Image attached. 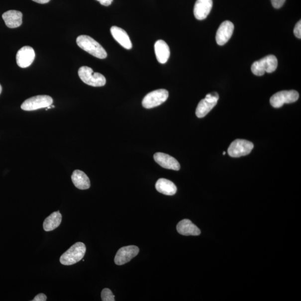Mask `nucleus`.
<instances>
[{"instance_id":"nucleus-15","label":"nucleus","mask_w":301,"mask_h":301,"mask_svg":"<svg viewBox=\"0 0 301 301\" xmlns=\"http://www.w3.org/2000/svg\"><path fill=\"white\" fill-rule=\"evenodd\" d=\"M110 32L115 40H116L122 47L128 50L132 48L131 41L126 31L119 27L114 26L111 27Z\"/></svg>"},{"instance_id":"nucleus-5","label":"nucleus","mask_w":301,"mask_h":301,"mask_svg":"<svg viewBox=\"0 0 301 301\" xmlns=\"http://www.w3.org/2000/svg\"><path fill=\"white\" fill-rule=\"evenodd\" d=\"M53 100L46 95L36 96L26 100L21 104V108L26 111H32L41 108H47L52 105Z\"/></svg>"},{"instance_id":"nucleus-11","label":"nucleus","mask_w":301,"mask_h":301,"mask_svg":"<svg viewBox=\"0 0 301 301\" xmlns=\"http://www.w3.org/2000/svg\"><path fill=\"white\" fill-rule=\"evenodd\" d=\"M35 54L33 48L29 46H25L18 51L16 54V63L18 67L26 68L33 63Z\"/></svg>"},{"instance_id":"nucleus-13","label":"nucleus","mask_w":301,"mask_h":301,"mask_svg":"<svg viewBox=\"0 0 301 301\" xmlns=\"http://www.w3.org/2000/svg\"><path fill=\"white\" fill-rule=\"evenodd\" d=\"M154 157L156 163L163 168L175 171H179L180 169L179 162L173 157L168 154L157 152L154 155Z\"/></svg>"},{"instance_id":"nucleus-8","label":"nucleus","mask_w":301,"mask_h":301,"mask_svg":"<svg viewBox=\"0 0 301 301\" xmlns=\"http://www.w3.org/2000/svg\"><path fill=\"white\" fill-rule=\"evenodd\" d=\"M254 147L253 143L238 139L231 142L228 150V154L232 157H240L248 155Z\"/></svg>"},{"instance_id":"nucleus-30","label":"nucleus","mask_w":301,"mask_h":301,"mask_svg":"<svg viewBox=\"0 0 301 301\" xmlns=\"http://www.w3.org/2000/svg\"><path fill=\"white\" fill-rule=\"evenodd\" d=\"M225 154H226V152H224V153H223V155H225Z\"/></svg>"},{"instance_id":"nucleus-2","label":"nucleus","mask_w":301,"mask_h":301,"mask_svg":"<svg viewBox=\"0 0 301 301\" xmlns=\"http://www.w3.org/2000/svg\"><path fill=\"white\" fill-rule=\"evenodd\" d=\"M86 247L84 243L77 242L72 245L60 258V263L65 266H71L80 262L84 257Z\"/></svg>"},{"instance_id":"nucleus-20","label":"nucleus","mask_w":301,"mask_h":301,"mask_svg":"<svg viewBox=\"0 0 301 301\" xmlns=\"http://www.w3.org/2000/svg\"><path fill=\"white\" fill-rule=\"evenodd\" d=\"M72 180L75 187L80 190L89 189L91 187L90 180L83 171L76 170L73 173Z\"/></svg>"},{"instance_id":"nucleus-9","label":"nucleus","mask_w":301,"mask_h":301,"mask_svg":"<svg viewBox=\"0 0 301 301\" xmlns=\"http://www.w3.org/2000/svg\"><path fill=\"white\" fill-rule=\"evenodd\" d=\"M219 97L216 92L207 94L204 99L199 103L197 109L196 115L198 118H203L210 112L214 107L218 101Z\"/></svg>"},{"instance_id":"nucleus-28","label":"nucleus","mask_w":301,"mask_h":301,"mask_svg":"<svg viewBox=\"0 0 301 301\" xmlns=\"http://www.w3.org/2000/svg\"><path fill=\"white\" fill-rule=\"evenodd\" d=\"M2 90V87H1V85H0V95H1V94Z\"/></svg>"},{"instance_id":"nucleus-7","label":"nucleus","mask_w":301,"mask_h":301,"mask_svg":"<svg viewBox=\"0 0 301 301\" xmlns=\"http://www.w3.org/2000/svg\"><path fill=\"white\" fill-rule=\"evenodd\" d=\"M169 97V92L164 89L154 91L148 94L142 100L143 107L150 109L165 102Z\"/></svg>"},{"instance_id":"nucleus-4","label":"nucleus","mask_w":301,"mask_h":301,"mask_svg":"<svg viewBox=\"0 0 301 301\" xmlns=\"http://www.w3.org/2000/svg\"><path fill=\"white\" fill-rule=\"evenodd\" d=\"M78 76L86 85L92 87H103L106 83L104 76L99 73H95L89 67L84 66L79 69Z\"/></svg>"},{"instance_id":"nucleus-12","label":"nucleus","mask_w":301,"mask_h":301,"mask_svg":"<svg viewBox=\"0 0 301 301\" xmlns=\"http://www.w3.org/2000/svg\"><path fill=\"white\" fill-rule=\"evenodd\" d=\"M234 29L232 22L226 20L222 23L216 34L217 44L222 46L228 42L233 35Z\"/></svg>"},{"instance_id":"nucleus-6","label":"nucleus","mask_w":301,"mask_h":301,"mask_svg":"<svg viewBox=\"0 0 301 301\" xmlns=\"http://www.w3.org/2000/svg\"><path fill=\"white\" fill-rule=\"evenodd\" d=\"M299 98V94L297 91H283L273 95L270 99V103L273 107L279 108L285 104L295 102Z\"/></svg>"},{"instance_id":"nucleus-26","label":"nucleus","mask_w":301,"mask_h":301,"mask_svg":"<svg viewBox=\"0 0 301 301\" xmlns=\"http://www.w3.org/2000/svg\"><path fill=\"white\" fill-rule=\"evenodd\" d=\"M100 2L101 4L105 6H108L112 3L113 0H97Z\"/></svg>"},{"instance_id":"nucleus-17","label":"nucleus","mask_w":301,"mask_h":301,"mask_svg":"<svg viewBox=\"0 0 301 301\" xmlns=\"http://www.w3.org/2000/svg\"><path fill=\"white\" fill-rule=\"evenodd\" d=\"M178 232L183 235L197 236L201 234V231L189 219L180 221L177 227Z\"/></svg>"},{"instance_id":"nucleus-16","label":"nucleus","mask_w":301,"mask_h":301,"mask_svg":"<svg viewBox=\"0 0 301 301\" xmlns=\"http://www.w3.org/2000/svg\"><path fill=\"white\" fill-rule=\"evenodd\" d=\"M2 18L9 28H16L21 25L22 13L16 10H9L3 13Z\"/></svg>"},{"instance_id":"nucleus-21","label":"nucleus","mask_w":301,"mask_h":301,"mask_svg":"<svg viewBox=\"0 0 301 301\" xmlns=\"http://www.w3.org/2000/svg\"><path fill=\"white\" fill-rule=\"evenodd\" d=\"M62 220V216L59 211L53 212L44 220L43 224L44 230L46 231L54 230L61 224Z\"/></svg>"},{"instance_id":"nucleus-18","label":"nucleus","mask_w":301,"mask_h":301,"mask_svg":"<svg viewBox=\"0 0 301 301\" xmlns=\"http://www.w3.org/2000/svg\"><path fill=\"white\" fill-rule=\"evenodd\" d=\"M155 52L157 60L161 64H165L170 58V51L168 44L162 40L157 41L155 44Z\"/></svg>"},{"instance_id":"nucleus-1","label":"nucleus","mask_w":301,"mask_h":301,"mask_svg":"<svg viewBox=\"0 0 301 301\" xmlns=\"http://www.w3.org/2000/svg\"><path fill=\"white\" fill-rule=\"evenodd\" d=\"M76 41L79 47L93 56L101 59H105L107 57V53L102 46L89 36H79Z\"/></svg>"},{"instance_id":"nucleus-14","label":"nucleus","mask_w":301,"mask_h":301,"mask_svg":"<svg viewBox=\"0 0 301 301\" xmlns=\"http://www.w3.org/2000/svg\"><path fill=\"white\" fill-rule=\"evenodd\" d=\"M212 7V0H197L194 6V13L197 19H205Z\"/></svg>"},{"instance_id":"nucleus-25","label":"nucleus","mask_w":301,"mask_h":301,"mask_svg":"<svg viewBox=\"0 0 301 301\" xmlns=\"http://www.w3.org/2000/svg\"><path fill=\"white\" fill-rule=\"evenodd\" d=\"M47 300V297L44 294H40L36 295L32 301H45Z\"/></svg>"},{"instance_id":"nucleus-24","label":"nucleus","mask_w":301,"mask_h":301,"mask_svg":"<svg viewBox=\"0 0 301 301\" xmlns=\"http://www.w3.org/2000/svg\"><path fill=\"white\" fill-rule=\"evenodd\" d=\"M286 0H271L273 7L276 8H280L284 5Z\"/></svg>"},{"instance_id":"nucleus-22","label":"nucleus","mask_w":301,"mask_h":301,"mask_svg":"<svg viewBox=\"0 0 301 301\" xmlns=\"http://www.w3.org/2000/svg\"><path fill=\"white\" fill-rule=\"evenodd\" d=\"M114 295L108 289H104L101 291V298L103 301H114Z\"/></svg>"},{"instance_id":"nucleus-27","label":"nucleus","mask_w":301,"mask_h":301,"mask_svg":"<svg viewBox=\"0 0 301 301\" xmlns=\"http://www.w3.org/2000/svg\"><path fill=\"white\" fill-rule=\"evenodd\" d=\"M32 1L41 4H44L49 2L50 0H32Z\"/></svg>"},{"instance_id":"nucleus-19","label":"nucleus","mask_w":301,"mask_h":301,"mask_svg":"<svg viewBox=\"0 0 301 301\" xmlns=\"http://www.w3.org/2000/svg\"><path fill=\"white\" fill-rule=\"evenodd\" d=\"M157 192L166 196H172L177 192V188L172 182L166 179H160L155 185Z\"/></svg>"},{"instance_id":"nucleus-3","label":"nucleus","mask_w":301,"mask_h":301,"mask_svg":"<svg viewBox=\"0 0 301 301\" xmlns=\"http://www.w3.org/2000/svg\"><path fill=\"white\" fill-rule=\"evenodd\" d=\"M278 66V60L275 55H268L265 58L254 62L252 66L251 70L254 75L262 76L265 73L274 72Z\"/></svg>"},{"instance_id":"nucleus-10","label":"nucleus","mask_w":301,"mask_h":301,"mask_svg":"<svg viewBox=\"0 0 301 301\" xmlns=\"http://www.w3.org/2000/svg\"><path fill=\"white\" fill-rule=\"evenodd\" d=\"M140 251L135 245H128L120 248L114 258V262L117 265L121 266L130 261L137 256Z\"/></svg>"},{"instance_id":"nucleus-29","label":"nucleus","mask_w":301,"mask_h":301,"mask_svg":"<svg viewBox=\"0 0 301 301\" xmlns=\"http://www.w3.org/2000/svg\"><path fill=\"white\" fill-rule=\"evenodd\" d=\"M51 107H52V108H55V106L54 105H52V106H51Z\"/></svg>"},{"instance_id":"nucleus-23","label":"nucleus","mask_w":301,"mask_h":301,"mask_svg":"<svg viewBox=\"0 0 301 301\" xmlns=\"http://www.w3.org/2000/svg\"><path fill=\"white\" fill-rule=\"evenodd\" d=\"M295 35L298 38L301 39V21H299L297 24H296L294 30Z\"/></svg>"}]
</instances>
